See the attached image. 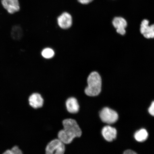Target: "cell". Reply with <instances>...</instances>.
Masks as SVG:
<instances>
[{
  "mask_svg": "<svg viewBox=\"0 0 154 154\" xmlns=\"http://www.w3.org/2000/svg\"><path fill=\"white\" fill-rule=\"evenodd\" d=\"M134 137L135 139L138 142H142L145 141L148 137L147 131L144 129H142L135 133Z\"/></svg>",
  "mask_w": 154,
  "mask_h": 154,
  "instance_id": "obj_13",
  "label": "cell"
},
{
  "mask_svg": "<svg viewBox=\"0 0 154 154\" xmlns=\"http://www.w3.org/2000/svg\"><path fill=\"white\" fill-rule=\"evenodd\" d=\"M57 23L60 27L66 29L71 27L72 23V17L67 12L62 13L58 17Z\"/></svg>",
  "mask_w": 154,
  "mask_h": 154,
  "instance_id": "obj_7",
  "label": "cell"
},
{
  "mask_svg": "<svg viewBox=\"0 0 154 154\" xmlns=\"http://www.w3.org/2000/svg\"><path fill=\"white\" fill-rule=\"evenodd\" d=\"M124 153V154H136L137 153L132 150L128 149L125 151Z\"/></svg>",
  "mask_w": 154,
  "mask_h": 154,
  "instance_id": "obj_18",
  "label": "cell"
},
{
  "mask_svg": "<svg viewBox=\"0 0 154 154\" xmlns=\"http://www.w3.org/2000/svg\"><path fill=\"white\" fill-rule=\"evenodd\" d=\"M149 112L150 114L154 116V102H152L151 106L149 109Z\"/></svg>",
  "mask_w": 154,
  "mask_h": 154,
  "instance_id": "obj_16",
  "label": "cell"
},
{
  "mask_svg": "<svg viewBox=\"0 0 154 154\" xmlns=\"http://www.w3.org/2000/svg\"><path fill=\"white\" fill-rule=\"evenodd\" d=\"M23 152L22 150L19 149L18 146H15L11 150L8 149L3 154H21Z\"/></svg>",
  "mask_w": 154,
  "mask_h": 154,
  "instance_id": "obj_15",
  "label": "cell"
},
{
  "mask_svg": "<svg viewBox=\"0 0 154 154\" xmlns=\"http://www.w3.org/2000/svg\"><path fill=\"white\" fill-rule=\"evenodd\" d=\"M102 134L104 138L107 141L111 142L116 138L117 131L115 128L109 126H107L103 128Z\"/></svg>",
  "mask_w": 154,
  "mask_h": 154,
  "instance_id": "obj_11",
  "label": "cell"
},
{
  "mask_svg": "<svg viewBox=\"0 0 154 154\" xmlns=\"http://www.w3.org/2000/svg\"><path fill=\"white\" fill-rule=\"evenodd\" d=\"M66 152L65 144L58 139L52 140L46 146L45 153L47 154H63Z\"/></svg>",
  "mask_w": 154,
  "mask_h": 154,
  "instance_id": "obj_3",
  "label": "cell"
},
{
  "mask_svg": "<svg viewBox=\"0 0 154 154\" xmlns=\"http://www.w3.org/2000/svg\"><path fill=\"white\" fill-rule=\"evenodd\" d=\"M149 21L144 19L142 21L140 26V32L146 38H153L154 36V26H149Z\"/></svg>",
  "mask_w": 154,
  "mask_h": 154,
  "instance_id": "obj_6",
  "label": "cell"
},
{
  "mask_svg": "<svg viewBox=\"0 0 154 154\" xmlns=\"http://www.w3.org/2000/svg\"><path fill=\"white\" fill-rule=\"evenodd\" d=\"M55 52L53 50L50 48H46L43 50L42 52V56L45 59H50L54 56Z\"/></svg>",
  "mask_w": 154,
  "mask_h": 154,
  "instance_id": "obj_14",
  "label": "cell"
},
{
  "mask_svg": "<svg viewBox=\"0 0 154 154\" xmlns=\"http://www.w3.org/2000/svg\"><path fill=\"white\" fill-rule=\"evenodd\" d=\"M112 24L118 33L122 35L126 33L125 28L127 26V22L125 19L121 17H115L113 19Z\"/></svg>",
  "mask_w": 154,
  "mask_h": 154,
  "instance_id": "obj_10",
  "label": "cell"
},
{
  "mask_svg": "<svg viewBox=\"0 0 154 154\" xmlns=\"http://www.w3.org/2000/svg\"><path fill=\"white\" fill-rule=\"evenodd\" d=\"M29 104L32 108L37 109L43 107L44 100L41 94L38 92H34L29 96Z\"/></svg>",
  "mask_w": 154,
  "mask_h": 154,
  "instance_id": "obj_5",
  "label": "cell"
},
{
  "mask_svg": "<svg viewBox=\"0 0 154 154\" xmlns=\"http://www.w3.org/2000/svg\"><path fill=\"white\" fill-rule=\"evenodd\" d=\"M93 0H78L79 2L83 5H87L91 2Z\"/></svg>",
  "mask_w": 154,
  "mask_h": 154,
  "instance_id": "obj_17",
  "label": "cell"
},
{
  "mask_svg": "<svg viewBox=\"0 0 154 154\" xmlns=\"http://www.w3.org/2000/svg\"><path fill=\"white\" fill-rule=\"evenodd\" d=\"M65 106L67 111L72 114L76 113L79 111L80 106L78 100L74 97L67 98L65 101Z\"/></svg>",
  "mask_w": 154,
  "mask_h": 154,
  "instance_id": "obj_9",
  "label": "cell"
},
{
  "mask_svg": "<svg viewBox=\"0 0 154 154\" xmlns=\"http://www.w3.org/2000/svg\"><path fill=\"white\" fill-rule=\"evenodd\" d=\"M87 82L88 86L85 90L86 95L90 96L99 95L101 90L102 79L99 73L91 72L88 77Z\"/></svg>",
  "mask_w": 154,
  "mask_h": 154,
  "instance_id": "obj_2",
  "label": "cell"
},
{
  "mask_svg": "<svg viewBox=\"0 0 154 154\" xmlns=\"http://www.w3.org/2000/svg\"><path fill=\"white\" fill-rule=\"evenodd\" d=\"M63 129L57 132V138L65 144H70L75 138L81 136L82 132L77 121L71 118L63 120Z\"/></svg>",
  "mask_w": 154,
  "mask_h": 154,
  "instance_id": "obj_1",
  "label": "cell"
},
{
  "mask_svg": "<svg viewBox=\"0 0 154 154\" xmlns=\"http://www.w3.org/2000/svg\"><path fill=\"white\" fill-rule=\"evenodd\" d=\"M3 6L10 14H13L20 10L18 0H2Z\"/></svg>",
  "mask_w": 154,
  "mask_h": 154,
  "instance_id": "obj_8",
  "label": "cell"
},
{
  "mask_svg": "<svg viewBox=\"0 0 154 154\" xmlns=\"http://www.w3.org/2000/svg\"><path fill=\"white\" fill-rule=\"evenodd\" d=\"M100 116L103 122L111 124L116 122L118 115L116 112L108 107H105L100 113Z\"/></svg>",
  "mask_w": 154,
  "mask_h": 154,
  "instance_id": "obj_4",
  "label": "cell"
},
{
  "mask_svg": "<svg viewBox=\"0 0 154 154\" xmlns=\"http://www.w3.org/2000/svg\"><path fill=\"white\" fill-rule=\"evenodd\" d=\"M11 37L14 40H21L23 36V31L22 28L19 25H15L11 29Z\"/></svg>",
  "mask_w": 154,
  "mask_h": 154,
  "instance_id": "obj_12",
  "label": "cell"
}]
</instances>
